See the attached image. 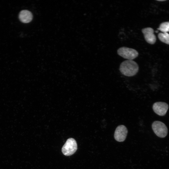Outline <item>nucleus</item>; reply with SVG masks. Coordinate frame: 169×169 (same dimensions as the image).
<instances>
[{
    "mask_svg": "<svg viewBox=\"0 0 169 169\" xmlns=\"http://www.w3.org/2000/svg\"><path fill=\"white\" fill-rule=\"evenodd\" d=\"M119 69L123 75L127 76H132L138 72L139 66L135 61L128 60L123 62L120 64Z\"/></svg>",
    "mask_w": 169,
    "mask_h": 169,
    "instance_id": "nucleus-1",
    "label": "nucleus"
},
{
    "mask_svg": "<svg viewBox=\"0 0 169 169\" xmlns=\"http://www.w3.org/2000/svg\"><path fill=\"white\" fill-rule=\"evenodd\" d=\"M77 148L75 140L72 138L68 139L62 149L63 154L66 156L71 155L76 151Z\"/></svg>",
    "mask_w": 169,
    "mask_h": 169,
    "instance_id": "nucleus-2",
    "label": "nucleus"
},
{
    "mask_svg": "<svg viewBox=\"0 0 169 169\" xmlns=\"http://www.w3.org/2000/svg\"><path fill=\"white\" fill-rule=\"evenodd\" d=\"M117 53L120 56L129 60L135 59L138 55V53L136 50L126 47H122L119 49Z\"/></svg>",
    "mask_w": 169,
    "mask_h": 169,
    "instance_id": "nucleus-3",
    "label": "nucleus"
},
{
    "mask_svg": "<svg viewBox=\"0 0 169 169\" xmlns=\"http://www.w3.org/2000/svg\"><path fill=\"white\" fill-rule=\"evenodd\" d=\"M152 129L158 137L163 138L167 134V129L165 125L162 122L156 121L152 124Z\"/></svg>",
    "mask_w": 169,
    "mask_h": 169,
    "instance_id": "nucleus-4",
    "label": "nucleus"
},
{
    "mask_svg": "<svg viewBox=\"0 0 169 169\" xmlns=\"http://www.w3.org/2000/svg\"><path fill=\"white\" fill-rule=\"evenodd\" d=\"M128 131L126 127L123 125L118 126L115 131V139L118 142L123 141L125 139Z\"/></svg>",
    "mask_w": 169,
    "mask_h": 169,
    "instance_id": "nucleus-5",
    "label": "nucleus"
},
{
    "mask_svg": "<svg viewBox=\"0 0 169 169\" xmlns=\"http://www.w3.org/2000/svg\"><path fill=\"white\" fill-rule=\"evenodd\" d=\"M152 108L156 114L160 116H163L168 110V105L165 102H156L153 104Z\"/></svg>",
    "mask_w": 169,
    "mask_h": 169,
    "instance_id": "nucleus-6",
    "label": "nucleus"
},
{
    "mask_svg": "<svg viewBox=\"0 0 169 169\" xmlns=\"http://www.w3.org/2000/svg\"><path fill=\"white\" fill-rule=\"evenodd\" d=\"M142 32L145 40L148 43L152 44L156 42V38L154 33L153 28L150 27L145 28L142 29Z\"/></svg>",
    "mask_w": 169,
    "mask_h": 169,
    "instance_id": "nucleus-7",
    "label": "nucleus"
},
{
    "mask_svg": "<svg viewBox=\"0 0 169 169\" xmlns=\"http://www.w3.org/2000/svg\"><path fill=\"white\" fill-rule=\"evenodd\" d=\"M19 18L20 21L23 23H28L32 20L33 15L30 11L27 10H23L20 12Z\"/></svg>",
    "mask_w": 169,
    "mask_h": 169,
    "instance_id": "nucleus-8",
    "label": "nucleus"
},
{
    "mask_svg": "<svg viewBox=\"0 0 169 169\" xmlns=\"http://www.w3.org/2000/svg\"><path fill=\"white\" fill-rule=\"evenodd\" d=\"M159 40L162 42L169 44V34L167 33H160L158 34Z\"/></svg>",
    "mask_w": 169,
    "mask_h": 169,
    "instance_id": "nucleus-9",
    "label": "nucleus"
},
{
    "mask_svg": "<svg viewBox=\"0 0 169 169\" xmlns=\"http://www.w3.org/2000/svg\"><path fill=\"white\" fill-rule=\"evenodd\" d=\"M157 29L162 33H168L169 32V22H166L162 23Z\"/></svg>",
    "mask_w": 169,
    "mask_h": 169,
    "instance_id": "nucleus-10",
    "label": "nucleus"
},
{
    "mask_svg": "<svg viewBox=\"0 0 169 169\" xmlns=\"http://www.w3.org/2000/svg\"><path fill=\"white\" fill-rule=\"evenodd\" d=\"M157 1H166V0H157Z\"/></svg>",
    "mask_w": 169,
    "mask_h": 169,
    "instance_id": "nucleus-11",
    "label": "nucleus"
}]
</instances>
